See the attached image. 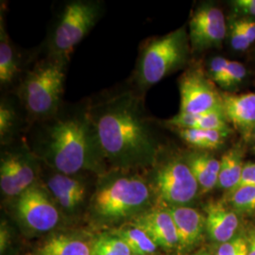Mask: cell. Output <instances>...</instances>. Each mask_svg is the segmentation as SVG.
<instances>
[{
    "mask_svg": "<svg viewBox=\"0 0 255 255\" xmlns=\"http://www.w3.org/2000/svg\"><path fill=\"white\" fill-rule=\"evenodd\" d=\"M105 160L119 170L153 164L159 145L141 101L121 94L92 107L87 113Z\"/></svg>",
    "mask_w": 255,
    "mask_h": 255,
    "instance_id": "obj_1",
    "label": "cell"
},
{
    "mask_svg": "<svg viewBox=\"0 0 255 255\" xmlns=\"http://www.w3.org/2000/svg\"><path fill=\"white\" fill-rule=\"evenodd\" d=\"M43 157L59 173L100 169L105 157L88 114L55 121L46 129Z\"/></svg>",
    "mask_w": 255,
    "mask_h": 255,
    "instance_id": "obj_2",
    "label": "cell"
},
{
    "mask_svg": "<svg viewBox=\"0 0 255 255\" xmlns=\"http://www.w3.org/2000/svg\"><path fill=\"white\" fill-rule=\"evenodd\" d=\"M150 189L135 175L115 176L99 185L92 199V211L104 221L139 216L150 202Z\"/></svg>",
    "mask_w": 255,
    "mask_h": 255,
    "instance_id": "obj_3",
    "label": "cell"
},
{
    "mask_svg": "<svg viewBox=\"0 0 255 255\" xmlns=\"http://www.w3.org/2000/svg\"><path fill=\"white\" fill-rule=\"evenodd\" d=\"M189 45L184 26L148 41L142 48L137 64L138 86L147 89L182 68L188 60Z\"/></svg>",
    "mask_w": 255,
    "mask_h": 255,
    "instance_id": "obj_4",
    "label": "cell"
},
{
    "mask_svg": "<svg viewBox=\"0 0 255 255\" xmlns=\"http://www.w3.org/2000/svg\"><path fill=\"white\" fill-rule=\"evenodd\" d=\"M64 61L52 58L29 71L21 86L20 96L27 112L44 119L56 113L64 94Z\"/></svg>",
    "mask_w": 255,
    "mask_h": 255,
    "instance_id": "obj_5",
    "label": "cell"
},
{
    "mask_svg": "<svg viewBox=\"0 0 255 255\" xmlns=\"http://www.w3.org/2000/svg\"><path fill=\"white\" fill-rule=\"evenodd\" d=\"M101 13V4L95 1L68 3L55 28L51 40L54 58L66 61L83 38L95 27Z\"/></svg>",
    "mask_w": 255,
    "mask_h": 255,
    "instance_id": "obj_6",
    "label": "cell"
},
{
    "mask_svg": "<svg viewBox=\"0 0 255 255\" xmlns=\"http://www.w3.org/2000/svg\"><path fill=\"white\" fill-rule=\"evenodd\" d=\"M153 187L163 206H184L195 200L200 189L185 159L179 157L167 159L156 167Z\"/></svg>",
    "mask_w": 255,
    "mask_h": 255,
    "instance_id": "obj_7",
    "label": "cell"
},
{
    "mask_svg": "<svg viewBox=\"0 0 255 255\" xmlns=\"http://www.w3.org/2000/svg\"><path fill=\"white\" fill-rule=\"evenodd\" d=\"M179 90L181 95L179 113L199 115L223 112L221 94L201 70L192 69L183 74L179 82Z\"/></svg>",
    "mask_w": 255,
    "mask_h": 255,
    "instance_id": "obj_8",
    "label": "cell"
},
{
    "mask_svg": "<svg viewBox=\"0 0 255 255\" xmlns=\"http://www.w3.org/2000/svg\"><path fill=\"white\" fill-rule=\"evenodd\" d=\"M188 35L195 51L220 47L228 35V23L223 11L210 3L199 6L189 20Z\"/></svg>",
    "mask_w": 255,
    "mask_h": 255,
    "instance_id": "obj_9",
    "label": "cell"
},
{
    "mask_svg": "<svg viewBox=\"0 0 255 255\" xmlns=\"http://www.w3.org/2000/svg\"><path fill=\"white\" fill-rule=\"evenodd\" d=\"M15 209L21 221L37 232L52 230L60 219L59 211L46 191L36 185H32L17 197Z\"/></svg>",
    "mask_w": 255,
    "mask_h": 255,
    "instance_id": "obj_10",
    "label": "cell"
},
{
    "mask_svg": "<svg viewBox=\"0 0 255 255\" xmlns=\"http://www.w3.org/2000/svg\"><path fill=\"white\" fill-rule=\"evenodd\" d=\"M35 167L32 158L25 152L6 153L1 158L0 187L7 197H19L33 185Z\"/></svg>",
    "mask_w": 255,
    "mask_h": 255,
    "instance_id": "obj_11",
    "label": "cell"
},
{
    "mask_svg": "<svg viewBox=\"0 0 255 255\" xmlns=\"http://www.w3.org/2000/svg\"><path fill=\"white\" fill-rule=\"evenodd\" d=\"M223 112L229 123L249 142L255 134V93L221 94Z\"/></svg>",
    "mask_w": 255,
    "mask_h": 255,
    "instance_id": "obj_12",
    "label": "cell"
},
{
    "mask_svg": "<svg viewBox=\"0 0 255 255\" xmlns=\"http://www.w3.org/2000/svg\"><path fill=\"white\" fill-rule=\"evenodd\" d=\"M132 224L146 232L155 244L167 251L179 249V237L173 219L164 207L146 210L133 219Z\"/></svg>",
    "mask_w": 255,
    "mask_h": 255,
    "instance_id": "obj_13",
    "label": "cell"
},
{
    "mask_svg": "<svg viewBox=\"0 0 255 255\" xmlns=\"http://www.w3.org/2000/svg\"><path fill=\"white\" fill-rule=\"evenodd\" d=\"M206 231L210 238L220 245L237 237L240 221L238 214L223 201H210L204 206Z\"/></svg>",
    "mask_w": 255,
    "mask_h": 255,
    "instance_id": "obj_14",
    "label": "cell"
},
{
    "mask_svg": "<svg viewBox=\"0 0 255 255\" xmlns=\"http://www.w3.org/2000/svg\"><path fill=\"white\" fill-rule=\"evenodd\" d=\"M172 217L179 237V249L188 250L195 246L206 230L205 216L198 210L184 206H163Z\"/></svg>",
    "mask_w": 255,
    "mask_h": 255,
    "instance_id": "obj_15",
    "label": "cell"
},
{
    "mask_svg": "<svg viewBox=\"0 0 255 255\" xmlns=\"http://www.w3.org/2000/svg\"><path fill=\"white\" fill-rule=\"evenodd\" d=\"M47 187L54 197L55 201L65 210L76 209L82 204L85 194V185L69 175L57 173L47 181Z\"/></svg>",
    "mask_w": 255,
    "mask_h": 255,
    "instance_id": "obj_16",
    "label": "cell"
},
{
    "mask_svg": "<svg viewBox=\"0 0 255 255\" xmlns=\"http://www.w3.org/2000/svg\"><path fill=\"white\" fill-rule=\"evenodd\" d=\"M185 161L202 193H207L218 186L220 160L216 159L207 151L197 150L187 154Z\"/></svg>",
    "mask_w": 255,
    "mask_h": 255,
    "instance_id": "obj_17",
    "label": "cell"
},
{
    "mask_svg": "<svg viewBox=\"0 0 255 255\" xmlns=\"http://www.w3.org/2000/svg\"><path fill=\"white\" fill-rule=\"evenodd\" d=\"M167 125L180 128H200L220 130L225 132H233V128L229 123L223 112H214L207 114H182L179 113L173 118L166 121Z\"/></svg>",
    "mask_w": 255,
    "mask_h": 255,
    "instance_id": "obj_18",
    "label": "cell"
},
{
    "mask_svg": "<svg viewBox=\"0 0 255 255\" xmlns=\"http://www.w3.org/2000/svg\"><path fill=\"white\" fill-rule=\"evenodd\" d=\"M245 149L241 144H237L228 149L220 159V170L218 186L220 189L232 192L240 181L244 162Z\"/></svg>",
    "mask_w": 255,
    "mask_h": 255,
    "instance_id": "obj_19",
    "label": "cell"
},
{
    "mask_svg": "<svg viewBox=\"0 0 255 255\" xmlns=\"http://www.w3.org/2000/svg\"><path fill=\"white\" fill-rule=\"evenodd\" d=\"M177 130L184 143L200 151L219 149L231 134L220 130L200 128H180Z\"/></svg>",
    "mask_w": 255,
    "mask_h": 255,
    "instance_id": "obj_20",
    "label": "cell"
},
{
    "mask_svg": "<svg viewBox=\"0 0 255 255\" xmlns=\"http://www.w3.org/2000/svg\"><path fill=\"white\" fill-rule=\"evenodd\" d=\"M114 235L127 244L133 255H153L158 248L146 232L133 224L115 230Z\"/></svg>",
    "mask_w": 255,
    "mask_h": 255,
    "instance_id": "obj_21",
    "label": "cell"
},
{
    "mask_svg": "<svg viewBox=\"0 0 255 255\" xmlns=\"http://www.w3.org/2000/svg\"><path fill=\"white\" fill-rule=\"evenodd\" d=\"M40 255H92L91 248L82 240L68 236L49 238L39 250Z\"/></svg>",
    "mask_w": 255,
    "mask_h": 255,
    "instance_id": "obj_22",
    "label": "cell"
},
{
    "mask_svg": "<svg viewBox=\"0 0 255 255\" xmlns=\"http://www.w3.org/2000/svg\"><path fill=\"white\" fill-rule=\"evenodd\" d=\"M18 71L16 58L9 37L3 26L1 19L0 27V82L1 85H7L13 81Z\"/></svg>",
    "mask_w": 255,
    "mask_h": 255,
    "instance_id": "obj_23",
    "label": "cell"
},
{
    "mask_svg": "<svg viewBox=\"0 0 255 255\" xmlns=\"http://www.w3.org/2000/svg\"><path fill=\"white\" fill-rule=\"evenodd\" d=\"M226 203L237 214L255 213V186H245L228 193Z\"/></svg>",
    "mask_w": 255,
    "mask_h": 255,
    "instance_id": "obj_24",
    "label": "cell"
},
{
    "mask_svg": "<svg viewBox=\"0 0 255 255\" xmlns=\"http://www.w3.org/2000/svg\"><path fill=\"white\" fill-rule=\"evenodd\" d=\"M92 255H131L127 244L119 237L101 236L91 248Z\"/></svg>",
    "mask_w": 255,
    "mask_h": 255,
    "instance_id": "obj_25",
    "label": "cell"
},
{
    "mask_svg": "<svg viewBox=\"0 0 255 255\" xmlns=\"http://www.w3.org/2000/svg\"><path fill=\"white\" fill-rule=\"evenodd\" d=\"M246 75L247 69L244 64L237 61H230L227 71L219 86L226 90H232L243 82Z\"/></svg>",
    "mask_w": 255,
    "mask_h": 255,
    "instance_id": "obj_26",
    "label": "cell"
},
{
    "mask_svg": "<svg viewBox=\"0 0 255 255\" xmlns=\"http://www.w3.org/2000/svg\"><path fill=\"white\" fill-rule=\"evenodd\" d=\"M228 37L230 45L237 52L246 51L253 44L239 27L235 17L229 19Z\"/></svg>",
    "mask_w": 255,
    "mask_h": 255,
    "instance_id": "obj_27",
    "label": "cell"
},
{
    "mask_svg": "<svg viewBox=\"0 0 255 255\" xmlns=\"http://www.w3.org/2000/svg\"><path fill=\"white\" fill-rule=\"evenodd\" d=\"M229 63L230 60H227L226 58L221 56L213 58L208 64V77L210 80L219 85L227 71Z\"/></svg>",
    "mask_w": 255,
    "mask_h": 255,
    "instance_id": "obj_28",
    "label": "cell"
},
{
    "mask_svg": "<svg viewBox=\"0 0 255 255\" xmlns=\"http://www.w3.org/2000/svg\"><path fill=\"white\" fill-rule=\"evenodd\" d=\"M247 240L245 237H236L227 243L221 244L215 255H247Z\"/></svg>",
    "mask_w": 255,
    "mask_h": 255,
    "instance_id": "obj_29",
    "label": "cell"
},
{
    "mask_svg": "<svg viewBox=\"0 0 255 255\" xmlns=\"http://www.w3.org/2000/svg\"><path fill=\"white\" fill-rule=\"evenodd\" d=\"M230 5L235 16L255 18V0H234Z\"/></svg>",
    "mask_w": 255,
    "mask_h": 255,
    "instance_id": "obj_30",
    "label": "cell"
},
{
    "mask_svg": "<svg viewBox=\"0 0 255 255\" xmlns=\"http://www.w3.org/2000/svg\"><path fill=\"white\" fill-rule=\"evenodd\" d=\"M15 117L12 109L2 102L0 107V135L2 140L10 132Z\"/></svg>",
    "mask_w": 255,
    "mask_h": 255,
    "instance_id": "obj_31",
    "label": "cell"
},
{
    "mask_svg": "<svg viewBox=\"0 0 255 255\" xmlns=\"http://www.w3.org/2000/svg\"><path fill=\"white\" fill-rule=\"evenodd\" d=\"M245 186H255V163L253 162L245 163L240 181L234 190Z\"/></svg>",
    "mask_w": 255,
    "mask_h": 255,
    "instance_id": "obj_32",
    "label": "cell"
},
{
    "mask_svg": "<svg viewBox=\"0 0 255 255\" xmlns=\"http://www.w3.org/2000/svg\"><path fill=\"white\" fill-rule=\"evenodd\" d=\"M237 20V24L242 31L245 33L252 44L255 42V19L246 18V17H237L234 16Z\"/></svg>",
    "mask_w": 255,
    "mask_h": 255,
    "instance_id": "obj_33",
    "label": "cell"
},
{
    "mask_svg": "<svg viewBox=\"0 0 255 255\" xmlns=\"http://www.w3.org/2000/svg\"><path fill=\"white\" fill-rule=\"evenodd\" d=\"M247 255H255V228H253L247 236Z\"/></svg>",
    "mask_w": 255,
    "mask_h": 255,
    "instance_id": "obj_34",
    "label": "cell"
},
{
    "mask_svg": "<svg viewBox=\"0 0 255 255\" xmlns=\"http://www.w3.org/2000/svg\"><path fill=\"white\" fill-rule=\"evenodd\" d=\"M208 255L207 254H205V253H201V254H199V255Z\"/></svg>",
    "mask_w": 255,
    "mask_h": 255,
    "instance_id": "obj_35",
    "label": "cell"
},
{
    "mask_svg": "<svg viewBox=\"0 0 255 255\" xmlns=\"http://www.w3.org/2000/svg\"><path fill=\"white\" fill-rule=\"evenodd\" d=\"M253 140H254V144H255V136H254V138H253Z\"/></svg>",
    "mask_w": 255,
    "mask_h": 255,
    "instance_id": "obj_36",
    "label": "cell"
}]
</instances>
